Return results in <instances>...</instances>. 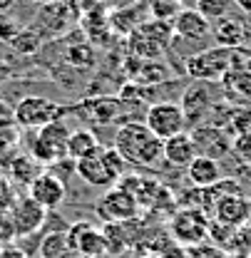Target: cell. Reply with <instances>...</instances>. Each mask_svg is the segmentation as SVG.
<instances>
[{"instance_id":"obj_32","label":"cell","mask_w":251,"mask_h":258,"mask_svg":"<svg viewBox=\"0 0 251 258\" xmlns=\"http://www.w3.org/2000/svg\"><path fill=\"white\" fill-rule=\"evenodd\" d=\"M184 256L187 258H226V253L221 251L219 246H212V243H196V246H189L184 248Z\"/></svg>"},{"instance_id":"obj_24","label":"cell","mask_w":251,"mask_h":258,"mask_svg":"<svg viewBox=\"0 0 251 258\" xmlns=\"http://www.w3.org/2000/svg\"><path fill=\"white\" fill-rule=\"evenodd\" d=\"M70 251L67 246V236L55 231V233H47L40 243V258H63Z\"/></svg>"},{"instance_id":"obj_13","label":"cell","mask_w":251,"mask_h":258,"mask_svg":"<svg viewBox=\"0 0 251 258\" xmlns=\"http://www.w3.org/2000/svg\"><path fill=\"white\" fill-rule=\"evenodd\" d=\"M45 216H47V209H42L37 201L25 196L13 209V228H15L18 236H30L45 224Z\"/></svg>"},{"instance_id":"obj_25","label":"cell","mask_w":251,"mask_h":258,"mask_svg":"<svg viewBox=\"0 0 251 258\" xmlns=\"http://www.w3.org/2000/svg\"><path fill=\"white\" fill-rule=\"evenodd\" d=\"M167 77H169L167 67L159 64L157 60H152V62H142L137 77H134L132 82H137V85H159V82H164Z\"/></svg>"},{"instance_id":"obj_7","label":"cell","mask_w":251,"mask_h":258,"mask_svg":"<svg viewBox=\"0 0 251 258\" xmlns=\"http://www.w3.org/2000/svg\"><path fill=\"white\" fill-rule=\"evenodd\" d=\"M67 246L70 251H75L77 256L85 258H102L107 253V238L99 228H94L90 221H77L67 228Z\"/></svg>"},{"instance_id":"obj_19","label":"cell","mask_w":251,"mask_h":258,"mask_svg":"<svg viewBox=\"0 0 251 258\" xmlns=\"http://www.w3.org/2000/svg\"><path fill=\"white\" fill-rule=\"evenodd\" d=\"M102 147H99V139L92 129H75L70 132V139H67V159L80 161L85 157H92L97 154Z\"/></svg>"},{"instance_id":"obj_4","label":"cell","mask_w":251,"mask_h":258,"mask_svg":"<svg viewBox=\"0 0 251 258\" xmlns=\"http://www.w3.org/2000/svg\"><path fill=\"white\" fill-rule=\"evenodd\" d=\"M144 124L159 139H172V137L184 132L187 119H184V112L177 102H155L147 107Z\"/></svg>"},{"instance_id":"obj_15","label":"cell","mask_w":251,"mask_h":258,"mask_svg":"<svg viewBox=\"0 0 251 258\" xmlns=\"http://www.w3.org/2000/svg\"><path fill=\"white\" fill-rule=\"evenodd\" d=\"M174 35L182 37V40H202L212 32V23L194 8V10H179L174 15Z\"/></svg>"},{"instance_id":"obj_31","label":"cell","mask_w":251,"mask_h":258,"mask_svg":"<svg viewBox=\"0 0 251 258\" xmlns=\"http://www.w3.org/2000/svg\"><path fill=\"white\" fill-rule=\"evenodd\" d=\"M13 176L18 179V181H25L28 186L32 184V179L37 176V171H35V161L30 157H18V159L13 161Z\"/></svg>"},{"instance_id":"obj_8","label":"cell","mask_w":251,"mask_h":258,"mask_svg":"<svg viewBox=\"0 0 251 258\" xmlns=\"http://www.w3.org/2000/svg\"><path fill=\"white\" fill-rule=\"evenodd\" d=\"M137 209H139V201L134 199V194L125 191L120 186H112L102 196V201L97 204V214L107 224H122L127 219H134Z\"/></svg>"},{"instance_id":"obj_33","label":"cell","mask_w":251,"mask_h":258,"mask_svg":"<svg viewBox=\"0 0 251 258\" xmlns=\"http://www.w3.org/2000/svg\"><path fill=\"white\" fill-rule=\"evenodd\" d=\"M231 152L241 161L251 164V129L244 132V134H236V137L231 139Z\"/></svg>"},{"instance_id":"obj_23","label":"cell","mask_w":251,"mask_h":258,"mask_svg":"<svg viewBox=\"0 0 251 258\" xmlns=\"http://www.w3.org/2000/svg\"><path fill=\"white\" fill-rule=\"evenodd\" d=\"M137 30H142L147 37H152L162 50H167V45H169V40H172V35H174L172 23H169V20H157V18H152V20L142 23Z\"/></svg>"},{"instance_id":"obj_27","label":"cell","mask_w":251,"mask_h":258,"mask_svg":"<svg viewBox=\"0 0 251 258\" xmlns=\"http://www.w3.org/2000/svg\"><path fill=\"white\" fill-rule=\"evenodd\" d=\"M65 60L72 64V67H80V70H87L94 64V50L87 42H77L72 47H67L65 52Z\"/></svg>"},{"instance_id":"obj_6","label":"cell","mask_w":251,"mask_h":258,"mask_svg":"<svg viewBox=\"0 0 251 258\" xmlns=\"http://www.w3.org/2000/svg\"><path fill=\"white\" fill-rule=\"evenodd\" d=\"M209 226L212 221L204 216L199 209H182L172 219V236L179 246H196L209 238Z\"/></svg>"},{"instance_id":"obj_35","label":"cell","mask_w":251,"mask_h":258,"mask_svg":"<svg viewBox=\"0 0 251 258\" xmlns=\"http://www.w3.org/2000/svg\"><path fill=\"white\" fill-rule=\"evenodd\" d=\"M182 0H149V5H179Z\"/></svg>"},{"instance_id":"obj_3","label":"cell","mask_w":251,"mask_h":258,"mask_svg":"<svg viewBox=\"0 0 251 258\" xmlns=\"http://www.w3.org/2000/svg\"><path fill=\"white\" fill-rule=\"evenodd\" d=\"M65 107H60L58 102L47 99V97H25L15 104L13 109V119L25 129H42L53 122H58L63 117Z\"/></svg>"},{"instance_id":"obj_21","label":"cell","mask_w":251,"mask_h":258,"mask_svg":"<svg viewBox=\"0 0 251 258\" xmlns=\"http://www.w3.org/2000/svg\"><path fill=\"white\" fill-rule=\"evenodd\" d=\"M87 107H90L92 119L99 122V124H110L122 112V102L117 97H97L92 102H87Z\"/></svg>"},{"instance_id":"obj_14","label":"cell","mask_w":251,"mask_h":258,"mask_svg":"<svg viewBox=\"0 0 251 258\" xmlns=\"http://www.w3.org/2000/svg\"><path fill=\"white\" fill-rule=\"evenodd\" d=\"M102 152V149H99ZM92 154V157H85V159L75 161V171H77V176L80 179H85L87 184H92V186H99V189H112V186H117V179L110 174V169L105 166V161H102V154Z\"/></svg>"},{"instance_id":"obj_9","label":"cell","mask_w":251,"mask_h":258,"mask_svg":"<svg viewBox=\"0 0 251 258\" xmlns=\"http://www.w3.org/2000/svg\"><path fill=\"white\" fill-rule=\"evenodd\" d=\"M191 139H194L196 154H202V157H209V159L219 161L221 157L231 154V137L226 134V129H221V127L199 124V127H194V132H191Z\"/></svg>"},{"instance_id":"obj_2","label":"cell","mask_w":251,"mask_h":258,"mask_svg":"<svg viewBox=\"0 0 251 258\" xmlns=\"http://www.w3.org/2000/svg\"><path fill=\"white\" fill-rule=\"evenodd\" d=\"M234 60H236V50L217 45V47H209L199 55L187 57V72L196 82H209V80L221 82V77L234 70Z\"/></svg>"},{"instance_id":"obj_11","label":"cell","mask_w":251,"mask_h":258,"mask_svg":"<svg viewBox=\"0 0 251 258\" xmlns=\"http://www.w3.org/2000/svg\"><path fill=\"white\" fill-rule=\"evenodd\" d=\"M212 104H214V99H212V95H209V90H207L204 82L189 85L187 90H184V95H182V102H179V107L184 112V119H187V124H191V127L204 124V119L209 117Z\"/></svg>"},{"instance_id":"obj_18","label":"cell","mask_w":251,"mask_h":258,"mask_svg":"<svg viewBox=\"0 0 251 258\" xmlns=\"http://www.w3.org/2000/svg\"><path fill=\"white\" fill-rule=\"evenodd\" d=\"M187 176L196 189H212L221 181V166L217 159L196 154V159L187 166Z\"/></svg>"},{"instance_id":"obj_30","label":"cell","mask_w":251,"mask_h":258,"mask_svg":"<svg viewBox=\"0 0 251 258\" xmlns=\"http://www.w3.org/2000/svg\"><path fill=\"white\" fill-rule=\"evenodd\" d=\"M99 154H102L105 166L110 169V174H112V176L120 181V179H122V176L127 174V161L122 159V154H120L115 147H102V152H99Z\"/></svg>"},{"instance_id":"obj_10","label":"cell","mask_w":251,"mask_h":258,"mask_svg":"<svg viewBox=\"0 0 251 258\" xmlns=\"http://www.w3.org/2000/svg\"><path fill=\"white\" fill-rule=\"evenodd\" d=\"M28 189H30L28 196H30L32 201H37L42 209H47V211L58 209L65 201V196H67L65 181L58 174H53V171H40V174L32 179V184Z\"/></svg>"},{"instance_id":"obj_28","label":"cell","mask_w":251,"mask_h":258,"mask_svg":"<svg viewBox=\"0 0 251 258\" xmlns=\"http://www.w3.org/2000/svg\"><path fill=\"white\" fill-rule=\"evenodd\" d=\"M102 233H105V238H107V253L117 256V253L127 251L129 241L125 238V228H122V224H107L102 228Z\"/></svg>"},{"instance_id":"obj_22","label":"cell","mask_w":251,"mask_h":258,"mask_svg":"<svg viewBox=\"0 0 251 258\" xmlns=\"http://www.w3.org/2000/svg\"><path fill=\"white\" fill-rule=\"evenodd\" d=\"M221 85L241 99H251V70H231L221 77Z\"/></svg>"},{"instance_id":"obj_29","label":"cell","mask_w":251,"mask_h":258,"mask_svg":"<svg viewBox=\"0 0 251 258\" xmlns=\"http://www.w3.org/2000/svg\"><path fill=\"white\" fill-rule=\"evenodd\" d=\"M40 42H42V37H40V32L28 28V30H20L13 40H10V45L20 52V55H32L37 47H40Z\"/></svg>"},{"instance_id":"obj_20","label":"cell","mask_w":251,"mask_h":258,"mask_svg":"<svg viewBox=\"0 0 251 258\" xmlns=\"http://www.w3.org/2000/svg\"><path fill=\"white\" fill-rule=\"evenodd\" d=\"M129 50H132V57H139L144 62L157 60L159 55L164 52L157 42L152 37H147L142 30H132V35H129Z\"/></svg>"},{"instance_id":"obj_12","label":"cell","mask_w":251,"mask_h":258,"mask_svg":"<svg viewBox=\"0 0 251 258\" xmlns=\"http://www.w3.org/2000/svg\"><path fill=\"white\" fill-rule=\"evenodd\" d=\"M214 214H217V221L229 228L244 226L251 219V201L244 199L241 194H224L214 206Z\"/></svg>"},{"instance_id":"obj_1","label":"cell","mask_w":251,"mask_h":258,"mask_svg":"<svg viewBox=\"0 0 251 258\" xmlns=\"http://www.w3.org/2000/svg\"><path fill=\"white\" fill-rule=\"evenodd\" d=\"M115 149L122 154L127 164H137V166H157L164 159V139L155 137L144 122H127L125 127H120L115 137Z\"/></svg>"},{"instance_id":"obj_5","label":"cell","mask_w":251,"mask_h":258,"mask_svg":"<svg viewBox=\"0 0 251 258\" xmlns=\"http://www.w3.org/2000/svg\"><path fill=\"white\" fill-rule=\"evenodd\" d=\"M67 139H70V129L65 127L63 119L42 127L32 142V157L42 164H50V161L58 164L67 159Z\"/></svg>"},{"instance_id":"obj_26","label":"cell","mask_w":251,"mask_h":258,"mask_svg":"<svg viewBox=\"0 0 251 258\" xmlns=\"http://www.w3.org/2000/svg\"><path fill=\"white\" fill-rule=\"evenodd\" d=\"M234 0H196V10L209 20V23H217L221 18L229 15Z\"/></svg>"},{"instance_id":"obj_34","label":"cell","mask_w":251,"mask_h":258,"mask_svg":"<svg viewBox=\"0 0 251 258\" xmlns=\"http://www.w3.org/2000/svg\"><path fill=\"white\" fill-rule=\"evenodd\" d=\"M234 5H236L239 10H244V13L251 15V0H234Z\"/></svg>"},{"instance_id":"obj_17","label":"cell","mask_w":251,"mask_h":258,"mask_svg":"<svg viewBox=\"0 0 251 258\" xmlns=\"http://www.w3.org/2000/svg\"><path fill=\"white\" fill-rule=\"evenodd\" d=\"M212 35L214 40L219 42V47H231V50H239L246 40V25L244 20L234 18V15H226L217 23H212Z\"/></svg>"},{"instance_id":"obj_16","label":"cell","mask_w":251,"mask_h":258,"mask_svg":"<svg viewBox=\"0 0 251 258\" xmlns=\"http://www.w3.org/2000/svg\"><path fill=\"white\" fill-rule=\"evenodd\" d=\"M196 159V147L191 134L182 132L172 139H164V161L174 169H187L191 161Z\"/></svg>"},{"instance_id":"obj_36","label":"cell","mask_w":251,"mask_h":258,"mask_svg":"<svg viewBox=\"0 0 251 258\" xmlns=\"http://www.w3.org/2000/svg\"><path fill=\"white\" fill-rule=\"evenodd\" d=\"M15 0H0V10H5V8H10Z\"/></svg>"}]
</instances>
